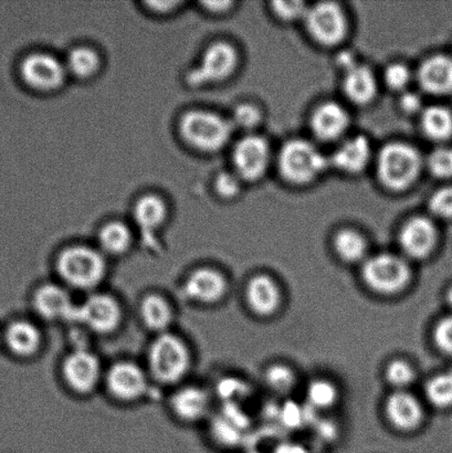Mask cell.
<instances>
[{"mask_svg":"<svg viewBox=\"0 0 452 453\" xmlns=\"http://www.w3.org/2000/svg\"><path fill=\"white\" fill-rule=\"evenodd\" d=\"M56 269L62 281L71 288L90 291L103 281L108 265L99 249L73 246L59 253Z\"/></svg>","mask_w":452,"mask_h":453,"instance_id":"6da1fadb","label":"cell"},{"mask_svg":"<svg viewBox=\"0 0 452 453\" xmlns=\"http://www.w3.org/2000/svg\"><path fill=\"white\" fill-rule=\"evenodd\" d=\"M192 362V353L188 344L170 332L158 334L149 346V370L159 383H180L188 376Z\"/></svg>","mask_w":452,"mask_h":453,"instance_id":"7a4b0ae2","label":"cell"},{"mask_svg":"<svg viewBox=\"0 0 452 453\" xmlns=\"http://www.w3.org/2000/svg\"><path fill=\"white\" fill-rule=\"evenodd\" d=\"M233 123L211 111H190L180 119V131L186 143L201 152L223 149L232 136Z\"/></svg>","mask_w":452,"mask_h":453,"instance_id":"3957f363","label":"cell"},{"mask_svg":"<svg viewBox=\"0 0 452 453\" xmlns=\"http://www.w3.org/2000/svg\"><path fill=\"white\" fill-rule=\"evenodd\" d=\"M422 168V157L413 146L391 143L384 146L378 159L380 181L387 188L401 190L414 183Z\"/></svg>","mask_w":452,"mask_h":453,"instance_id":"277c9868","label":"cell"},{"mask_svg":"<svg viewBox=\"0 0 452 453\" xmlns=\"http://www.w3.org/2000/svg\"><path fill=\"white\" fill-rule=\"evenodd\" d=\"M327 159L316 146L303 140L287 142L279 155V168L287 180L305 184L326 170Z\"/></svg>","mask_w":452,"mask_h":453,"instance_id":"5b68a950","label":"cell"},{"mask_svg":"<svg viewBox=\"0 0 452 453\" xmlns=\"http://www.w3.org/2000/svg\"><path fill=\"white\" fill-rule=\"evenodd\" d=\"M363 280L367 287L379 295L392 296L409 286L411 271L402 257L382 253L365 262Z\"/></svg>","mask_w":452,"mask_h":453,"instance_id":"8992f818","label":"cell"},{"mask_svg":"<svg viewBox=\"0 0 452 453\" xmlns=\"http://www.w3.org/2000/svg\"><path fill=\"white\" fill-rule=\"evenodd\" d=\"M237 65L238 53L232 44L212 43L203 52L198 65L189 71L186 80L189 86L194 88L224 81L234 73Z\"/></svg>","mask_w":452,"mask_h":453,"instance_id":"52a82bcc","label":"cell"},{"mask_svg":"<svg viewBox=\"0 0 452 453\" xmlns=\"http://www.w3.org/2000/svg\"><path fill=\"white\" fill-rule=\"evenodd\" d=\"M74 319L96 334H112L122 324L123 310L113 296L96 293L78 306Z\"/></svg>","mask_w":452,"mask_h":453,"instance_id":"ba28073f","label":"cell"},{"mask_svg":"<svg viewBox=\"0 0 452 453\" xmlns=\"http://www.w3.org/2000/svg\"><path fill=\"white\" fill-rule=\"evenodd\" d=\"M20 73L29 87L43 92L60 88L69 74L65 62L47 52H35L27 57L22 61Z\"/></svg>","mask_w":452,"mask_h":453,"instance_id":"9c48e42d","label":"cell"},{"mask_svg":"<svg viewBox=\"0 0 452 453\" xmlns=\"http://www.w3.org/2000/svg\"><path fill=\"white\" fill-rule=\"evenodd\" d=\"M99 357L87 349L70 353L62 363V376L74 393L88 395L95 392L102 379Z\"/></svg>","mask_w":452,"mask_h":453,"instance_id":"30bf717a","label":"cell"},{"mask_svg":"<svg viewBox=\"0 0 452 453\" xmlns=\"http://www.w3.org/2000/svg\"><path fill=\"white\" fill-rule=\"evenodd\" d=\"M105 384L115 399L132 403L139 401L148 392L149 377L135 363L118 362L106 372Z\"/></svg>","mask_w":452,"mask_h":453,"instance_id":"8fae6325","label":"cell"},{"mask_svg":"<svg viewBox=\"0 0 452 453\" xmlns=\"http://www.w3.org/2000/svg\"><path fill=\"white\" fill-rule=\"evenodd\" d=\"M304 19L309 33L326 46L340 42L347 33V18L342 9L333 3L317 4L308 9Z\"/></svg>","mask_w":452,"mask_h":453,"instance_id":"7c38bea8","label":"cell"},{"mask_svg":"<svg viewBox=\"0 0 452 453\" xmlns=\"http://www.w3.org/2000/svg\"><path fill=\"white\" fill-rule=\"evenodd\" d=\"M270 159L268 142L257 135L245 136L234 146V173L241 180H256L267 170Z\"/></svg>","mask_w":452,"mask_h":453,"instance_id":"4fadbf2b","label":"cell"},{"mask_svg":"<svg viewBox=\"0 0 452 453\" xmlns=\"http://www.w3.org/2000/svg\"><path fill=\"white\" fill-rule=\"evenodd\" d=\"M183 288L188 299L197 303L214 304L224 299L228 282L218 270L199 268L186 278Z\"/></svg>","mask_w":452,"mask_h":453,"instance_id":"5bb4252c","label":"cell"},{"mask_svg":"<svg viewBox=\"0 0 452 453\" xmlns=\"http://www.w3.org/2000/svg\"><path fill=\"white\" fill-rule=\"evenodd\" d=\"M33 304L35 313L47 321L74 319L78 308L71 299L70 293L55 283L43 284L37 288Z\"/></svg>","mask_w":452,"mask_h":453,"instance_id":"9a60e30c","label":"cell"},{"mask_svg":"<svg viewBox=\"0 0 452 453\" xmlns=\"http://www.w3.org/2000/svg\"><path fill=\"white\" fill-rule=\"evenodd\" d=\"M436 242L435 226L423 217L410 220L400 234L402 250L413 259H425L431 255Z\"/></svg>","mask_w":452,"mask_h":453,"instance_id":"2e32d148","label":"cell"},{"mask_svg":"<svg viewBox=\"0 0 452 453\" xmlns=\"http://www.w3.org/2000/svg\"><path fill=\"white\" fill-rule=\"evenodd\" d=\"M387 416L394 427L402 432H410L423 423L424 411L422 403L413 395L405 390H397L387 398Z\"/></svg>","mask_w":452,"mask_h":453,"instance_id":"e0dca14e","label":"cell"},{"mask_svg":"<svg viewBox=\"0 0 452 453\" xmlns=\"http://www.w3.org/2000/svg\"><path fill=\"white\" fill-rule=\"evenodd\" d=\"M171 407L177 418L184 423H198L205 418L210 411V395L198 386H186L172 395Z\"/></svg>","mask_w":452,"mask_h":453,"instance_id":"ac0fdd59","label":"cell"},{"mask_svg":"<svg viewBox=\"0 0 452 453\" xmlns=\"http://www.w3.org/2000/svg\"><path fill=\"white\" fill-rule=\"evenodd\" d=\"M246 299L252 312L259 317H269L277 312L281 304V291L272 278L259 274L248 283Z\"/></svg>","mask_w":452,"mask_h":453,"instance_id":"d6986e66","label":"cell"},{"mask_svg":"<svg viewBox=\"0 0 452 453\" xmlns=\"http://www.w3.org/2000/svg\"><path fill=\"white\" fill-rule=\"evenodd\" d=\"M311 127L318 139L332 141L343 134L349 127V115L334 102L318 106L313 113Z\"/></svg>","mask_w":452,"mask_h":453,"instance_id":"ffe728a7","label":"cell"},{"mask_svg":"<svg viewBox=\"0 0 452 453\" xmlns=\"http://www.w3.org/2000/svg\"><path fill=\"white\" fill-rule=\"evenodd\" d=\"M420 86L433 95H446L452 91V59L446 56L429 58L420 66Z\"/></svg>","mask_w":452,"mask_h":453,"instance_id":"44dd1931","label":"cell"},{"mask_svg":"<svg viewBox=\"0 0 452 453\" xmlns=\"http://www.w3.org/2000/svg\"><path fill=\"white\" fill-rule=\"evenodd\" d=\"M9 349L17 357H31L42 349L43 337L37 326L29 321H16L8 326L4 335Z\"/></svg>","mask_w":452,"mask_h":453,"instance_id":"7402d4cb","label":"cell"},{"mask_svg":"<svg viewBox=\"0 0 452 453\" xmlns=\"http://www.w3.org/2000/svg\"><path fill=\"white\" fill-rule=\"evenodd\" d=\"M168 210L166 203L157 195L149 194L141 197L133 207V219L140 230L152 234L166 223Z\"/></svg>","mask_w":452,"mask_h":453,"instance_id":"603a6c76","label":"cell"},{"mask_svg":"<svg viewBox=\"0 0 452 453\" xmlns=\"http://www.w3.org/2000/svg\"><path fill=\"white\" fill-rule=\"evenodd\" d=\"M140 317L149 330L163 334L174 321V311L165 297L152 293L141 301Z\"/></svg>","mask_w":452,"mask_h":453,"instance_id":"cb8c5ba5","label":"cell"},{"mask_svg":"<svg viewBox=\"0 0 452 453\" xmlns=\"http://www.w3.org/2000/svg\"><path fill=\"white\" fill-rule=\"evenodd\" d=\"M371 145L365 136L352 137L336 150L332 161L340 170L348 173L360 172L369 163Z\"/></svg>","mask_w":452,"mask_h":453,"instance_id":"d4e9b609","label":"cell"},{"mask_svg":"<svg viewBox=\"0 0 452 453\" xmlns=\"http://www.w3.org/2000/svg\"><path fill=\"white\" fill-rule=\"evenodd\" d=\"M344 92L349 99L357 104H369L378 91L373 73L365 65H356L345 71Z\"/></svg>","mask_w":452,"mask_h":453,"instance_id":"484cf974","label":"cell"},{"mask_svg":"<svg viewBox=\"0 0 452 453\" xmlns=\"http://www.w3.org/2000/svg\"><path fill=\"white\" fill-rule=\"evenodd\" d=\"M99 250L104 256L119 257L126 255L133 243V233L122 221H111L102 226L97 234Z\"/></svg>","mask_w":452,"mask_h":453,"instance_id":"4316f807","label":"cell"},{"mask_svg":"<svg viewBox=\"0 0 452 453\" xmlns=\"http://www.w3.org/2000/svg\"><path fill=\"white\" fill-rule=\"evenodd\" d=\"M66 70L79 79H90L101 66L99 53L88 47H78L71 50L65 60Z\"/></svg>","mask_w":452,"mask_h":453,"instance_id":"83f0119b","label":"cell"},{"mask_svg":"<svg viewBox=\"0 0 452 453\" xmlns=\"http://www.w3.org/2000/svg\"><path fill=\"white\" fill-rule=\"evenodd\" d=\"M422 127L429 139L447 140L452 134V114L444 106H432L423 114Z\"/></svg>","mask_w":452,"mask_h":453,"instance_id":"f1b7e54d","label":"cell"},{"mask_svg":"<svg viewBox=\"0 0 452 453\" xmlns=\"http://www.w3.org/2000/svg\"><path fill=\"white\" fill-rule=\"evenodd\" d=\"M334 248L341 259L347 262L360 261L364 257L367 249L365 239L352 229L341 230L335 235Z\"/></svg>","mask_w":452,"mask_h":453,"instance_id":"f546056e","label":"cell"},{"mask_svg":"<svg viewBox=\"0 0 452 453\" xmlns=\"http://www.w3.org/2000/svg\"><path fill=\"white\" fill-rule=\"evenodd\" d=\"M427 401L437 408L452 406V374L437 375L433 377L425 388Z\"/></svg>","mask_w":452,"mask_h":453,"instance_id":"4dcf8cb0","label":"cell"},{"mask_svg":"<svg viewBox=\"0 0 452 453\" xmlns=\"http://www.w3.org/2000/svg\"><path fill=\"white\" fill-rule=\"evenodd\" d=\"M307 396L310 405L318 410H329L338 401V389L326 380H313L309 385Z\"/></svg>","mask_w":452,"mask_h":453,"instance_id":"1f68e13d","label":"cell"},{"mask_svg":"<svg viewBox=\"0 0 452 453\" xmlns=\"http://www.w3.org/2000/svg\"><path fill=\"white\" fill-rule=\"evenodd\" d=\"M385 375H387L388 383L398 390H404L409 388L415 380L413 366L410 363L401 361V359L388 364Z\"/></svg>","mask_w":452,"mask_h":453,"instance_id":"d6a6232c","label":"cell"},{"mask_svg":"<svg viewBox=\"0 0 452 453\" xmlns=\"http://www.w3.org/2000/svg\"><path fill=\"white\" fill-rule=\"evenodd\" d=\"M265 380L273 390L287 393L294 388L295 377L294 372L285 365H273L265 372Z\"/></svg>","mask_w":452,"mask_h":453,"instance_id":"836d02e7","label":"cell"},{"mask_svg":"<svg viewBox=\"0 0 452 453\" xmlns=\"http://www.w3.org/2000/svg\"><path fill=\"white\" fill-rule=\"evenodd\" d=\"M429 170L441 179L452 177V150L438 149L433 150L428 159Z\"/></svg>","mask_w":452,"mask_h":453,"instance_id":"e575fe53","label":"cell"},{"mask_svg":"<svg viewBox=\"0 0 452 453\" xmlns=\"http://www.w3.org/2000/svg\"><path fill=\"white\" fill-rule=\"evenodd\" d=\"M261 114L258 108L251 104H241L234 109L232 123L234 127L249 130L259 123Z\"/></svg>","mask_w":452,"mask_h":453,"instance_id":"d590c367","label":"cell"},{"mask_svg":"<svg viewBox=\"0 0 452 453\" xmlns=\"http://www.w3.org/2000/svg\"><path fill=\"white\" fill-rule=\"evenodd\" d=\"M241 179L236 173H220L215 180L216 192L224 198H233L241 190Z\"/></svg>","mask_w":452,"mask_h":453,"instance_id":"8d00e7d4","label":"cell"},{"mask_svg":"<svg viewBox=\"0 0 452 453\" xmlns=\"http://www.w3.org/2000/svg\"><path fill=\"white\" fill-rule=\"evenodd\" d=\"M429 208L433 215L441 219H451L452 217V188H446L438 190L429 202Z\"/></svg>","mask_w":452,"mask_h":453,"instance_id":"74e56055","label":"cell"},{"mask_svg":"<svg viewBox=\"0 0 452 453\" xmlns=\"http://www.w3.org/2000/svg\"><path fill=\"white\" fill-rule=\"evenodd\" d=\"M433 341L441 352L452 355V315L442 319L437 324L433 332Z\"/></svg>","mask_w":452,"mask_h":453,"instance_id":"f35d334b","label":"cell"},{"mask_svg":"<svg viewBox=\"0 0 452 453\" xmlns=\"http://www.w3.org/2000/svg\"><path fill=\"white\" fill-rule=\"evenodd\" d=\"M273 11L283 20H295L307 15L308 8L303 2H276Z\"/></svg>","mask_w":452,"mask_h":453,"instance_id":"ab89813d","label":"cell"},{"mask_svg":"<svg viewBox=\"0 0 452 453\" xmlns=\"http://www.w3.org/2000/svg\"><path fill=\"white\" fill-rule=\"evenodd\" d=\"M410 73L404 65L395 64L388 66L385 73V81L394 90H401L410 83Z\"/></svg>","mask_w":452,"mask_h":453,"instance_id":"60d3db41","label":"cell"},{"mask_svg":"<svg viewBox=\"0 0 452 453\" xmlns=\"http://www.w3.org/2000/svg\"><path fill=\"white\" fill-rule=\"evenodd\" d=\"M402 109L405 112L414 113L422 108V99L415 93H405L401 100Z\"/></svg>","mask_w":452,"mask_h":453,"instance_id":"b9f144b4","label":"cell"},{"mask_svg":"<svg viewBox=\"0 0 452 453\" xmlns=\"http://www.w3.org/2000/svg\"><path fill=\"white\" fill-rule=\"evenodd\" d=\"M181 3L176 2H152L148 3V6L152 9V11L157 12H170L175 7L179 6Z\"/></svg>","mask_w":452,"mask_h":453,"instance_id":"7bdbcfd3","label":"cell"},{"mask_svg":"<svg viewBox=\"0 0 452 453\" xmlns=\"http://www.w3.org/2000/svg\"><path fill=\"white\" fill-rule=\"evenodd\" d=\"M202 6L205 7L207 11H211L212 12H221L227 11V8L232 6V3L228 2H207L203 3Z\"/></svg>","mask_w":452,"mask_h":453,"instance_id":"ee69618b","label":"cell"},{"mask_svg":"<svg viewBox=\"0 0 452 453\" xmlns=\"http://www.w3.org/2000/svg\"><path fill=\"white\" fill-rule=\"evenodd\" d=\"M339 64L343 66L345 71H348L349 69L353 68L354 65H357L352 53L349 52L341 53L339 57Z\"/></svg>","mask_w":452,"mask_h":453,"instance_id":"f6af8a7d","label":"cell"},{"mask_svg":"<svg viewBox=\"0 0 452 453\" xmlns=\"http://www.w3.org/2000/svg\"><path fill=\"white\" fill-rule=\"evenodd\" d=\"M447 302H448V304L450 305V308H452V288L447 293Z\"/></svg>","mask_w":452,"mask_h":453,"instance_id":"bcb514c9","label":"cell"}]
</instances>
